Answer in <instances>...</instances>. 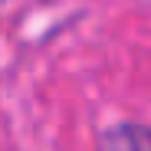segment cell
<instances>
[{"instance_id":"1","label":"cell","mask_w":151,"mask_h":151,"mask_svg":"<svg viewBox=\"0 0 151 151\" xmlns=\"http://www.w3.org/2000/svg\"><path fill=\"white\" fill-rule=\"evenodd\" d=\"M102 151H151V128L135 122H118L102 132L99 138Z\"/></svg>"}]
</instances>
